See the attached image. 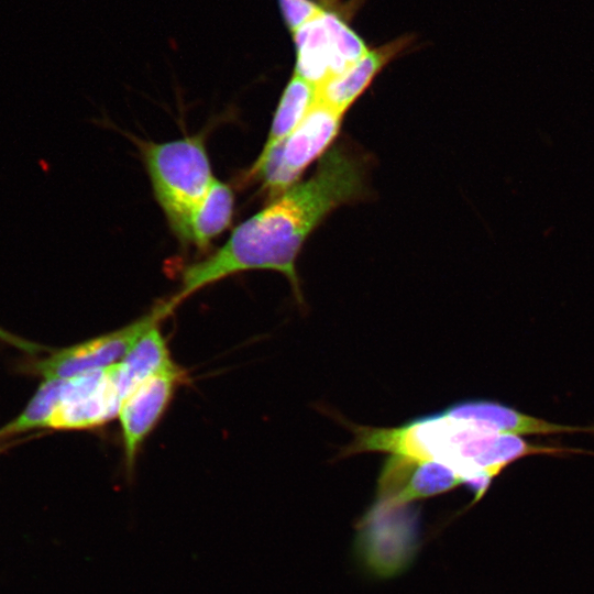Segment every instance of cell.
Here are the masks:
<instances>
[{
  "label": "cell",
  "instance_id": "1",
  "mask_svg": "<svg viewBox=\"0 0 594 594\" xmlns=\"http://www.w3.org/2000/svg\"><path fill=\"white\" fill-rule=\"evenodd\" d=\"M366 158L337 144L319 160L314 174L271 200L240 223L227 242L207 258L186 267L176 306L205 286L251 270H272L289 282L299 307L306 304L296 262L312 231L337 208L366 196Z\"/></svg>",
  "mask_w": 594,
  "mask_h": 594
},
{
  "label": "cell",
  "instance_id": "2",
  "mask_svg": "<svg viewBox=\"0 0 594 594\" xmlns=\"http://www.w3.org/2000/svg\"><path fill=\"white\" fill-rule=\"evenodd\" d=\"M340 420L353 433V440L341 449L340 458L380 452L442 462L473 491L474 503L483 497L502 471L529 454V446L521 437L486 433L442 410L392 428Z\"/></svg>",
  "mask_w": 594,
  "mask_h": 594
},
{
  "label": "cell",
  "instance_id": "3",
  "mask_svg": "<svg viewBox=\"0 0 594 594\" xmlns=\"http://www.w3.org/2000/svg\"><path fill=\"white\" fill-rule=\"evenodd\" d=\"M142 153L155 199L179 239L191 210L216 179L204 138L150 142L142 146Z\"/></svg>",
  "mask_w": 594,
  "mask_h": 594
},
{
  "label": "cell",
  "instance_id": "4",
  "mask_svg": "<svg viewBox=\"0 0 594 594\" xmlns=\"http://www.w3.org/2000/svg\"><path fill=\"white\" fill-rule=\"evenodd\" d=\"M343 113L317 101L298 127L277 146L260 154L249 178H257L270 201L298 183L302 172L323 155L339 134Z\"/></svg>",
  "mask_w": 594,
  "mask_h": 594
},
{
  "label": "cell",
  "instance_id": "5",
  "mask_svg": "<svg viewBox=\"0 0 594 594\" xmlns=\"http://www.w3.org/2000/svg\"><path fill=\"white\" fill-rule=\"evenodd\" d=\"M418 512L411 505L376 499L358 525L356 552L376 576L402 573L418 549Z\"/></svg>",
  "mask_w": 594,
  "mask_h": 594
},
{
  "label": "cell",
  "instance_id": "6",
  "mask_svg": "<svg viewBox=\"0 0 594 594\" xmlns=\"http://www.w3.org/2000/svg\"><path fill=\"white\" fill-rule=\"evenodd\" d=\"M292 35L294 74L316 87L342 74L370 50L348 22L326 9Z\"/></svg>",
  "mask_w": 594,
  "mask_h": 594
},
{
  "label": "cell",
  "instance_id": "7",
  "mask_svg": "<svg viewBox=\"0 0 594 594\" xmlns=\"http://www.w3.org/2000/svg\"><path fill=\"white\" fill-rule=\"evenodd\" d=\"M175 307L169 300L120 329L80 343L53 351L33 363L42 378H69L119 363L134 343L152 327L160 324Z\"/></svg>",
  "mask_w": 594,
  "mask_h": 594
},
{
  "label": "cell",
  "instance_id": "8",
  "mask_svg": "<svg viewBox=\"0 0 594 594\" xmlns=\"http://www.w3.org/2000/svg\"><path fill=\"white\" fill-rule=\"evenodd\" d=\"M62 380L58 403L47 429H94L118 417L122 398L111 366Z\"/></svg>",
  "mask_w": 594,
  "mask_h": 594
},
{
  "label": "cell",
  "instance_id": "9",
  "mask_svg": "<svg viewBox=\"0 0 594 594\" xmlns=\"http://www.w3.org/2000/svg\"><path fill=\"white\" fill-rule=\"evenodd\" d=\"M186 381L182 367L152 375L136 385L122 400L121 426L128 473H132L144 440L162 419L177 386Z\"/></svg>",
  "mask_w": 594,
  "mask_h": 594
},
{
  "label": "cell",
  "instance_id": "10",
  "mask_svg": "<svg viewBox=\"0 0 594 594\" xmlns=\"http://www.w3.org/2000/svg\"><path fill=\"white\" fill-rule=\"evenodd\" d=\"M463 484L449 465L435 460L389 455L377 481V499L408 504L432 497Z\"/></svg>",
  "mask_w": 594,
  "mask_h": 594
},
{
  "label": "cell",
  "instance_id": "11",
  "mask_svg": "<svg viewBox=\"0 0 594 594\" xmlns=\"http://www.w3.org/2000/svg\"><path fill=\"white\" fill-rule=\"evenodd\" d=\"M446 415L468 421L477 430L497 435H552L562 432H594V427L554 424L522 414L501 403L487 399H466L451 404Z\"/></svg>",
  "mask_w": 594,
  "mask_h": 594
},
{
  "label": "cell",
  "instance_id": "12",
  "mask_svg": "<svg viewBox=\"0 0 594 594\" xmlns=\"http://www.w3.org/2000/svg\"><path fill=\"white\" fill-rule=\"evenodd\" d=\"M411 42L409 35H404L369 50L342 74L317 87V101L344 114L383 68L399 56Z\"/></svg>",
  "mask_w": 594,
  "mask_h": 594
},
{
  "label": "cell",
  "instance_id": "13",
  "mask_svg": "<svg viewBox=\"0 0 594 594\" xmlns=\"http://www.w3.org/2000/svg\"><path fill=\"white\" fill-rule=\"evenodd\" d=\"M177 367L158 324L142 334L122 360L111 366L122 400L147 377Z\"/></svg>",
  "mask_w": 594,
  "mask_h": 594
},
{
  "label": "cell",
  "instance_id": "14",
  "mask_svg": "<svg viewBox=\"0 0 594 594\" xmlns=\"http://www.w3.org/2000/svg\"><path fill=\"white\" fill-rule=\"evenodd\" d=\"M234 195L231 187L215 179L205 197L191 210L179 240L206 248L231 223Z\"/></svg>",
  "mask_w": 594,
  "mask_h": 594
},
{
  "label": "cell",
  "instance_id": "15",
  "mask_svg": "<svg viewBox=\"0 0 594 594\" xmlns=\"http://www.w3.org/2000/svg\"><path fill=\"white\" fill-rule=\"evenodd\" d=\"M317 102V87L296 74L287 82L275 111L267 140L260 154L280 144Z\"/></svg>",
  "mask_w": 594,
  "mask_h": 594
},
{
  "label": "cell",
  "instance_id": "16",
  "mask_svg": "<svg viewBox=\"0 0 594 594\" xmlns=\"http://www.w3.org/2000/svg\"><path fill=\"white\" fill-rule=\"evenodd\" d=\"M62 382V378H43L21 414L0 429V439L48 428L58 403Z\"/></svg>",
  "mask_w": 594,
  "mask_h": 594
},
{
  "label": "cell",
  "instance_id": "17",
  "mask_svg": "<svg viewBox=\"0 0 594 594\" xmlns=\"http://www.w3.org/2000/svg\"><path fill=\"white\" fill-rule=\"evenodd\" d=\"M277 4L290 33H294L324 9L314 0H277Z\"/></svg>",
  "mask_w": 594,
  "mask_h": 594
},
{
  "label": "cell",
  "instance_id": "18",
  "mask_svg": "<svg viewBox=\"0 0 594 594\" xmlns=\"http://www.w3.org/2000/svg\"><path fill=\"white\" fill-rule=\"evenodd\" d=\"M0 341L7 344H10L12 346H15L16 349L30 353V354H37L42 351H46L45 348H42L41 345L28 341L25 339H22L15 334H12L11 332L7 331L6 329L0 327Z\"/></svg>",
  "mask_w": 594,
  "mask_h": 594
}]
</instances>
